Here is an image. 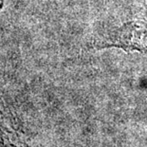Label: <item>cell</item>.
I'll list each match as a JSON object with an SVG mask.
<instances>
[{"label":"cell","instance_id":"cell-3","mask_svg":"<svg viewBox=\"0 0 147 147\" xmlns=\"http://www.w3.org/2000/svg\"><path fill=\"white\" fill-rule=\"evenodd\" d=\"M145 2H146V4H147V0H145Z\"/></svg>","mask_w":147,"mask_h":147},{"label":"cell","instance_id":"cell-2","mask_svg":"<svg viewBox=\"0 0 147 147\" xmlns=\"http://www.w3.org/2000/svg\"><path fill=\"white\" fill-rule=\"evenodd\" d=\"M5 1L6 0H0V11H2L3 6H4V4H5Z\"/></svg>","mask_w":147,"mask_h":147},{"label":"cell","instance_id":"cell-1","mask_svg":"<svg viewBox=\"0 0 147 147\" xmlns=\"http://www.w3.org/2000/svg\"><path fill=\"white\" fill-rule=\"evenodd\" d=\"M89 48L94 51L118 49L126 52H147V22L137 19L102 25L93 32Z\"/></svg>","mask_w":147,"mask_h":147}]
</instances>
